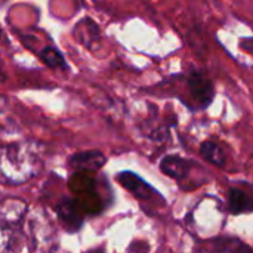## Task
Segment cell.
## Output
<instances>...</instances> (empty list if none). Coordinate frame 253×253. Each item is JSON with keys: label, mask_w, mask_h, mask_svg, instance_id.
<instances>
[{"label": "cell", "mask_w": 253, "mask_h": 253, "mask_svg": "<svg viewBox=\"0 0 253 253\" xmlns=\"http://www.w3.org/2000/svg\"><path fill=\"white\" fill-rule=\"evenodd\" d=\"M42 168V153L36 144L15 142L1 150V178L7 184H24L34 178Z\"/></svg>", "instance_id": "1"}, {"label": "cell", "mask_w": 253, "mask_h": 253, "mask_svg": "<svg viewBox=\"0 0 253 253\" xmlns=\"http://www.w3.org/2000/svg\"><path fill=\"white\" fill-rule=\"evenodd\" d=\"M188 89L193 101L205 108L211 104L213 98V86L212 83L200 73H191L188 77Z\"/></svg>", "instance_id": "2"}, {"label": "cell", "mask_w": 253, "mask_h": 253, "mask_svg": "<svg viewBox=\"0 0 253 253\" xmlns=\"http://www.w3.org/2000/svg\"><path fill=\"white\" fill-rule=\"evenodd\" d=\"M228 211L234 215L253 211V187H233L228 193Z\"/></svg>", "instance_id": "3"}, {"label": "cell", "mask_w": 253, "mask_h": 253, "mask_svg": "<svg viewBox=\"0 0 253 253\" xmlns=\"http://www.w3.org/2000/svg\"><path fill=\"white\" fill-rule=\"evenodd\" d=\"M68 163L74 170L95 172L107 163V159L99 151H83L71 156Z\"/></svg>", "instance_id": "4"}, {"label": "cell", "mask_w": 253, "mask_h": 253, "mask_svg": "<svg viewBox=\"0 0 253 253\" xmlns=\"http://www.w3.org/2000/svg\"><path fill=\"white\" fill-rule=\"evenodd\" d=\"M117 179L136 199L145 200V199H150L153 194H156V191H154V188L151 185H148L142 178H139L138 175H135L132 172H127V170L122 172V173L117 175Z\"/></svg>", "instance_id": "5"}, {"label": "cell", "mask_w": 253, "mask_h": 253, "mask_svg": "<svg viewBox=\"0 0 253 253\" xmlns=\"http://www.w3.org/2000/svg\"><path fill=\"white\" fill-rule=\"evenodd\" d=\"M190 168H191L190 162L179 156H168L160 163L162 172L173 179H184L188 175Z\"/></svg>", "instance_id": "6"}, {"label": "cell", "mask_w": 253, "mask_h": 253, "mask_svg": "<svg viewBox=\"0 0 253 253\" xmlns=\"http://www.w3.org/2000/svg\"><path fill=\"white\" fill-rule=\"evenodd\" d=\"M56 211H58L59 218L64 221V224H65L68 228L79 230L80 225L83 224V219H82L80 215H79V209H77L74 200L64 199V200L58 205V209H56Z\"/></svg>", "instance_id": "7"}, {"label": "cell", "mask_w": 253, "mask_h": 253, "mask_svg": "<svg viewBox=\"0 0 253 253\" xmlns=\"http://www.w3.org/2000/svg\"><path fill=\"white\" fill-rule=\"evenodd\" d=\"M25 203L24 202H19V200H6L3 203V208H1V221H3V225L9 224V225H13V224H18L21 221V218L24 216L25 213Z\"/></svg>", "instance_id": "8"}, {"label": "cell", "mask_w": 253, "mask_h": 253, "mask_svg": "<svg viewBox=\"0 0 253 253\" xmlns=\"http://www.w3.org/2000/svg\"><path fill=\"white\" fill-rule=\"evenodd\" d=\"M200 153L212 165H215L218 168H224L225 166V154H224L222 148L216 142H213V141H205L202 144V147H200Z\"/></svg>", "instance_id": "9"}, {"label": "cell", "mask_w": 253, "mask_h": 253, "mask_svg": "<svg viewBox=\"0 0 253 253\" xmlns=\"http://www.w3.org/2000/svg\"><path fill=\"white\" fill-rule=\"evenodd\" d=\"M40 59L50 68H67V62L59 50H56L52 46H46L39 52Z\"/></svg>", "instance_id": "10"}]
</instances>
